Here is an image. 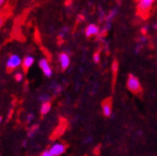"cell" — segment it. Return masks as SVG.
<instances>
[{
  "mask_svg": "<svg viewBox=\"0 0 157 156\" xmlns=\"http://www.w3.org/2000/svg\"><path fill=\"white\" fill-rule=\"evenodd\" d=\"M35 119H36V115H35V113H34V112H29V113L26 115V117H25V122H26L27 124H30L33 123V121H34Z\"/></svg>",
  "mask_w": 157,
  "mask_h": 156,
  "instance_id": "cell-15",
  "label": "cell"
},
{
  "mask_svg": "<svg viewBox=\"0 0 157 156\" xmlns=\"http://www.w3.org/2000/svg\"><path fill=\"white\" fill-rule=\"evenodd\" d=\"M23 61H22V58L20 55L18 54H11L10 57H9V59L7 61V64H6V67H7V69L9 71H11L17 67H19L20 66L22 65Z\"/></svg>",
  "mask_w": 157,
  "mask_h": 156,
  "instance_id": "cell-2",
  "label": "cell"
},
{
  "mask_svg": "<svg viewBox=\"0 0 157 156\" xmlns=\"http://www.w3.org/2000/svg\"><path fill=\"white\" fill-rule=\"evenodd\" d=\"M49 89L52 92V93L54 94V95H57V94H59L61 92H62V90H63V87H62V85L59 83V82H52L51 84H50V86H49Z\"/></svg>",
  "mask_w": 157,
  "mask_h": 156,
  "instance_id": "cell-10",
  "label": "cell"
},
{
  "mask_svg": "<svg viewBox=\"0 0 157 156\" xmlns=\"http://www.w3.org/2000/svg\"><path fill=\"white\" fill-rule=\"evenodd\" d=\"M52 109V103L51 102H45V103H41L40 106V109H39V112L42 116L47 115Z\"/></svg>",
  "mask_w": 157,
  "mask_h": 156,
  "instance_id": "cell-11",
  "label": "cell"
},
{
  "mask_svg": "<svg viewBox=\"0 0 157 156\" xmlns=\"http://www.w3.org/2000/svg\"><path fill=\"white\" fill-rule=\"evenodd\" d=\"M100 32H101L100 28L98 27L96 25H94V24L87 25V27L85 28V35L88 37H91L94 36H98L100 34Z\"/></svg>",
  "mask_w": 157,
  "mask_h": 156,
  "instance_id": "cell-7",
  "label": "cell"
},
{
  "mask_svg": "<svg viewBox=\"0 0 157 156\" xmlns=\"http://www.w3.org/2000/svg\"><path fill=\"white\" fill-rule=\"evenodd\" d=\"M126 86L127 89L132 92L133 93H140L141 92V85L139 81V79L134 76V75H129L127 78L126 82Z\"/></svg>",
  "mask_w": 157,
  "mask_h": 156,
  "instance_id": "cell-1",
  "label": "cell"
},
{
  "mask_svg": "<svg viewBox=\"0 0 157 156\" xmlns=\"http://www.w3.org/2000/svg\"><path fill=\"white\" fill-rule=\"evenodd\" d=\"M22 146H23L24 148H27V146H28V141H27V140H24V141L22 142Z\"/></svg>",
  "mask_w": 157,
  "mask_h": 156,
  "instance_id": "cell-22",
  "label": "cell"
},
{
  "mask_svg": "<svg viewBox=\"0 0 157 156\" xmlns=\"http://www.w3.org/2000/svg\"><path fill=\"white\" fill-rule=\"evenodd\" d=\"M14 79H15L18 82H22V81L24 80V74H23V73H21V72H17V73H15Z\"/></svg>",
  "mask_w": 157,
  "mask_h": 156,
  "instance_id": "cell-16",
  "label": "cell"
},
{
  "mask_svg": "<svg viewBox=\"0 0 157 156\" xmlns=\"http://www.w3.org/2000/svg\"><path fill=\"white\" fill-rule=\"evenodd\" d=\"M52 96L48 93H43L38 95V101L40 103H45V102H51Z\"/></svg>",
  "mask_w": 157,
  "mask_h": 156,
  "instance_id": "cell-14",
  "label": "cell"
},
{
  "mask_svg": "<svg viewBox=\"0 0 157 156\" xmlns=\"http://www.w3.org/2000/svg\"><path fill=\"white\" fill-rule=\"evenodd\" d=\"M117 14H118V10L117 9L111 10L109 12V14H107L106 17H105V23H111L113 21V19L116 17Z\"/></svg>",
  "mask_w": 157,
  "mask_h": 156,
  "instance_id": "cell-12",
  "label": "cell"
},
{
  "mask_svg": "<svg viewBox=\"0 0 157 156\" xmlns=\"http://www.w3.org/2000/svg\"><path fill=\"white\" fill-rule=\"evenodd\" d=\"M6 1V0H0V8L2 7V5L4 4V2Z\"/></svg>",
  "mask_w": 157,
  "mask_h": 156,
  "instance_id": "cell-23",
  "label": "cell"
},
{
  "mask_svg": "<svg viewBox=\"0 0 157 156\" xmlns=\"http://www.w3.org/2000/svg\"><path fill=\"white\" fill-rule=\"evenodd\" d=\"M102 112L106 117H110L112 115V105L109 100H105L102 103Z\"/></svg>",
  "mask_w": 157,
  "mask_h": 156,
  "instance_id": "cell-8",
  "label": "cell"
},
{
  "mask_svg": "<svg viewBox=\"0 0 157 156\" xmlns=\"http://www.w3.org/2000/svg\"><path fill=\"white\" fill-rule=\"evenodd\" d=\"M94 141V139H93V136H87V138H85L84 139V141H83V143L84 144H91L92 142Z\"/></svg>",
  "mask_w": 157,
  "mask_h": 156,
  "instance_id": "cell-18",
  "label": "cell"
},
{
  "mask_svg": "<svg viewBox=\"0 0 157 156\" xmlns=\"http://www.w3.org/2000/svg\"><path fill=\"white\" fill-rule=\"evenodd\" d=\"M154 2L155 0H140L139 4H137V9L141 14L148 13Z\"/></svg>",
  "mask_w": 157,
  "mask_h": 156,
  "instance_id": "cell-5",
  "label": "cell"
},
{
  "mask_svg": "<svg viewBox=\"0 0 157 156\" xmlns=\"http://www.w3.org/2000/svg\"><path fill=\"white\" fill-rule=\"evenodd\" d=\"M34 63H35V58L33 56H31V55H27V56H25L24 58L22 65H23L24 69L26 71L27 69H29L34 65Z\"/></svg>",
  "mask_w": 157,
  "mask_h": 156,
  "instance_id": "cell-9",
  "label": "cell"
},
{
  "mask_svg": "<svg viewBox=\"0 0 157 156\" xmlns=\"http://www.w3.org/2000/svg\"><path fill=\"white\" fill-rule=\"evenodd\" d=\"M38 128H39V126L37 124H35V125H33V126L30 127V129L27 132V138L29 139H32L35 138L36 133H37V131H38Z\"/></svg>",
  "mask_w": 157,
  "mask_h": 156,
  "instance_id": "cell-13",
  "label": "cell"
},
{
  "mask_svg": "<svg viewBox=\"0 0 157 156\" xmlns=\"http://www.w3.org/2000/svg\"><path fill=\"white\" fill-rule=\"evenodd\" d=\"M94 63H99V61H100V53L99 52H95L94 54Z\"/></svg>",
  "mask_w": 157,
  "mask_h": 156,
  "instance_id": "cell-17",
  "label": "cell"
},
{
  "mask_svg": "<svg viewBox=\"0 0 157 156\" xmlns=\"http://www.w3.org/2000/svg\"><path fill=\"white\" fill-rule=\"evenodd\" d=\"M39 156H52V154L50 152V150H46L42 151L40 154H39Z\"/></svg>",
  "mask_w": 157,
  "mask_h": 156,
  "instance_id": "cell-19",
  "label": "cell"
},
{
  "mask_svg": "<svg viewBox=\"0 0 157 156\" xmlns=\"http://www.w3.org/2000/svg\"><path fill=\"white\" fill-rule=\"evenodd\" d=\"M112 69H113V72H114V73L117 72V69H118V65H117V63H114V64H113Z\"/></svg>",
  "mask_w": 157,
  "mask_h": 156,
  "instance_id": "cell-21",
  "label": "cell"
},
{
  "mask_svg": "<svg viewBox=\"0 0 157 156\" xmlns=\"http://www.w3.org/2000/svg\"><path fill=\"white\" fill-rule=\"evenodd\" d=\"M4 22H5V18H4V16H0V28L2 27Z\"/></svg>",
  "mask_w": 157,
  "mask_h": 156,
  "instance_id": "cell-20",
  "label": "cell"
},
{
  "mask_svg": "<svg viewBox=\"0 0 157 156\" xmlns=\"http://www.w3.org/2000/svg\"><path fill=\"white\" fill-rule=\"evenodd\" d=\"M38 67L41 69V71L43 72V74L46 78H51L52 76V69L51 67L49 61L46 59V58H41V59L39 60Z\"/></svg>",
  "mask_w": 157,
  "mask_h": 156,
  "instance_id": "cell-4",
  "label": "cell"
},
{
  "mask_svg": "<svg viewBox=\"0 0 157 156\" xmlns=\"http://www.w3.org/2000/svg\"><path fill=\"white\" fill-rule=\"evenodd\" d=\"M49 150L52 154V156H61L66 152L67 145L62 142H55L50 147Z\"/></svg>",
  "mask_w": 157,
  "mask_h": 156,
  "instance_id": "cell-3",
  "label": "cell"
},
{
  "mask_svg": "<svg viewBox=\"0 0 157 156\" xmlns=\"http://www.w3.org/2000/svg\"><path fill=\"white\" fill-rule=\"evenodd\" d=\"M59 64L62 70H67L70 66V57L67 52H61L58 56Z\"/></svg>",
  "mask_w": 157,
  "mask_h": 156,
  "instance_id": "cell-6",
  "label": "cell"
},
{
  "mask_svg": "<svg viewBox=\"0 0 157 156\" xmlns=\"http://www.w3.org/2000/svg\"><path fill=\"white\" fill-rule=\"evenodd\" d=\"M1 123H2V117L0 116V124H1Z\"/></svg>",
  "mask_w": 157,
  "mask_h": 156,
  "instance_id": "cell-24",
  "label": "cell"
}]
</instances>
